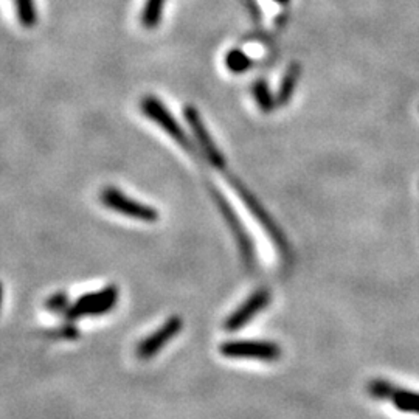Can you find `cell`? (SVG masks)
<instances>
[{
	"label": "cell",
	"mask_w": 419,
	"mask_h": 419,
	"mask_svg": "<svg viewBox=\"0 0 419 419\" xmlns=\"http://www.w3.org/2000/svg\"><path fill=\"white\" fill-rule=\"evenodd\" d=\"M100 201L106 208L126 218L142 220V222H156L159 220V211L156 208L132 199L115 187H106L105 189H101Z\"/></svg>",
	"instance_id": "6da1fadb"
},
{
	"label": "cell",
	"mask_w": 419,
	"mask_h": 419,
	"mask_svg": "<svg viewBox=\"0 0 419 419\" xmlns=\"http://www.w3.org/2000/svg\"><path fill=\"white\" fill-rule=\"evenodd\" d=\"M142 110L143 114L148 117L151 121H154L157 126L165 132L166 135H170L175 143L180 145L182 148L191 149V145L188 143V137L183 132L182 126L178 123V120L174 119V115L168 110V107L161 102L157 97L154 95H148L142 100Z\"/></svg>",
	"instance_id": "7a4b0ae2"
},
{
	"label": "cell",
	"mask_w": 419,
	"mask_h": 419,
	"mask_svg": "<svg viewBox=\"0 0 419 419\" xmlns=\"http://www.w3.org/2000/svg\"><path fill=\"white\" fill-rule=\"evenodd\" d=\"M119 301V288L117 286H107V288L86 293L75 301L67 311L69 319L78 317H95V315H102L110 312Z\"/></svg>",
	"instance_id": "3957f363"
},
{
	"label": "cell",
	"mask_w": 419,
	"mask_h": 419,
	"mask_svg": "<svg viewBox=\"0 0 419 419\" xmlns=\"http://www.w3.org/2000/svg\"><path fill=\"white\" fill-rule=\"evenodd\" d=\"M182 325H183L182 319L175 317V315L168 321H165L164 325H161L156 331V333L149 334L146 339H143L138 343L137 351H135L137 357L142 360L152 359L161 348L166 347V345L170 343V340H173L174 337L180 333Z\"/></svg>",
	"instance_id": "277c9868"
},
{
	"label": "cell",
	"mask_w": 419,
	"mask_h": 419,
	"mask_svg": "<svg viewBox=\"0 0 419 419\" xmlns=\"http://www.w3.org/2000/svg\"><path fill=\"white\" fill-rule=\"evenodd\" d=\"M220 352L232 359L275 360L279 356V348L277 345L261 342H230L220 347Z\"/></svg>",
	"instance_id": "5b68a950"
},
{
	"label": "cell",
	"mask_w": 419,
	"mask_h": 419,
	"mask_svg": "<svg viewBox=\"0 0 419 419\" xmlns=\"http://www.w3.org/2000/svg\"><path fill=\"white\" fill-rule=\"evenodd\" d=\"M267 303V293L266 291H260L258 293H255L252 298H248L244 305H242L238 311H234L232 314V317L229 321L225 323L227 329L230 331H237L242 325L253 317L256 312H260L264 306Z\"/></svg>",
	"instance_id": "8992f818"
},
{
	"label": "cell",
	"mask_w": 419,
	"mask_h": 419,
	"mask_svg": "<svg viewBox=\"0 0 419 419\" xmlns=\"http://www.w3.org/2000/svg\"><path fill=\"white\" fill-rule=\"evenodd\" d=\"M183 114H185V119H187L188 124L191 126V129L194 131V135L197 137V140H199L201 145L204 146V149L208 152V156H210L213 160L218 161V160H219L218 152H216L215 148H213V145H211V142H210V138H208V135H207V132H205L204 124H202V121H201V119H199V115H197L196 110H194L193 107H185V110H183Z\"/></svg>",
	"instance_id": "52a82bcc"
},
{
	"label": "cell",
	"mask_w": 419,
	"mask_h": 419,
	"mask_svg": "<svg viewBox=\"0 0 419 419\" xmlns=\"http://www.w3.org/2000/svg\"><path fill=\"white\" fill-rule=\"evenodd\" d=\"M14 5H16L20 25L25 28L34 27L36 22H38V11H36L34 0H14Z\"/></svg>",
	"instance_id": "ba28073f"
},
{
	"label": "cell",
	"mask_w": 419,
	"mask_h": 419,
	"mask_svg": "<svg viewBox=\"0 0 419 419\" xmlns=\"http://www.w3.org/2000/svg\"><path fill=\"white\" fill-rule=\"evenodd\" d=\"M165 0H146L142 22L146 28H156L161 19V13H164Z\"/></svg>",
	"instance_id": "9c48e42d"
},
{
	"label": "cell",
	"mask_w": 419,
	"mask_h": 419,
	"mask_svg": "<svg viewBox=\"0 0 419 419\" xmlns=\"http://www.w3.org/2000/svg\"><path fill=\"white\" fill-rule=\"evenodd\" d=\"M393 401H394V406L404 411L419 413V394L398 392L393 396Z\"/></svg>",
	"instance_id": "30bf717a"
},
{
	"label": "cell",
	"mask_w": 419,
	"mask_h": 419,
	"mask_svg": "<svg viewBox=\"0 0 419 419\" xmlns=\"http://www.w3.org/2000/svg\"><path fill=\"white\" fill-rule=\"evenodd\" d=\"M65 305H67V298H65V295H62V293H58V295H53L48 300L47 307L53 311H60L62 307H65Z\"/></svg>",
	"instance_id": "8fae6325"
},
{
	"label": "cell",
	"mask_w": 419,
	"mask_h": 419,
	"mask_svg": "<svg viewBox=\"0 0 419 419\" xmlns=\"http://www.w3.org/2000/svg\"><path fill=\"white\" fill-rule=\"evenodd\" d=\"M2 297H4V288H2V283H0V305H2Z\"/></svg>",
	"instance_id": "7c38bea8"
}]
</instances>
